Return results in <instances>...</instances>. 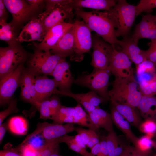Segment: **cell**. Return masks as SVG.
Returning a JSON list of instances; mask_svg holds the SVG:
<instances>
[{
	"label": "cell",
	"mask_w": 156,
	"mask_h": 156,
	"mask_svg": "<svg viewBox=\"0 0 156 156\" xmlns=\"http://www.w3.org/2000/svg\"><path fill=\"white\" fill-rule=\"evenodd\" d=\"M110 115L113 123L125 134L127 138L135 146L138 138L132 132L129 122L112 105Z\"/></svg>",
	"instance_id": "obj_25"
},
{
	"label": "cell",
	"mask_w": 156,
	"mask_h": 156,
	"mask_svg": "<svg viewBox=\"0 0 156 156\" xmlns=\"http://www.w3.org/2000/svg\"><path fill=\"white\" fill-rule=\"evenodd\" d=\"M132 63L128 56L115 47L110 58L109 66L111 74L115 78L133 77L134 70Z\"/></svg>",
	"instance_id": "obj_12"
},
{
	"label": "cell",
	"mask_w": 156,
	"mask_h": 156,
	"mask_svg": "<svg viewBox=\"0 0 156 156\" xmlns=\"http://www.w3.org/2000/svg\"><path fill=\"white\" fill-rule=\"evenodd\" d=\"M156 8V0H141L135 6L137 16L143 12L151 11Z\"/></svg>",
	"instance_id": "obj_39"
},
{
	"label": "cell",
	"mask_w": 156,
	"mask_h": 156,
	"mask_svg": "<svg viewBox=\"0 0 156 156\" xmlns=\"http://www.w3.org/2000/svg\"><path fill=\"white\" fill-rule=\"evenodd\" d=\"M8 129L12 133L18 135H24L27 133L28 123L27 120L20 116L11 118L8 122Z\"/></svg>",
	"instance_id": "obj_30"
},
{
	"label": "cell",
	"mask_w": 156,
	"mask_h": 156,
	"mask_svg": "<svg viewBox=\"0 0 156 156\" xmlns=\"http://www.w3.org/2000/svg\"><path fill=\"white\" fill-rule=\"evenodd\" d=\"M137 108L145 120L154 119L156 117V96L142 95Z\"/></svg>",
	"instance_id": "obj_26"
},
{
	"label": "cell",
	"mask_w": 156,
	"mask_h": 156,
	"mask_svg": "<svg viewBox=\"0 0 156 156\" xmlns=\"http://www.w3.org/2000/svg\"><path fill=\"white\" fill-rule=\"evenodd\" d=\"M88 131L90 141L86 146L91 149L94 145L99 143L100 141L99 136L96 132L89 129H88Z\"/></svg>",
	"instance_id": "obj_46"
},
{
	"label": "cell",
	"mask_w": 156,
	"mask_h": 156,
	"mask_svg": "<svg viewBox=\"0 0 156 156\" xmlns=\"http://www.w3.org/2000/svg\"><path fill=\"white\" fill-rule=\"evenodd\" d=\"M105 139L106 142L108 156H115V150L118 146L119 143L116 134L114 129L108 132Z\"/></svg>",
	"instance_id": "obj_35"
},
{
	"label": "cell",
	"mask_w": 156,
	"mask_h": 156,
	"mask_svg": "<svg viewBox=\"0 0 156 156\" xmlns=\"http://www.w3.org/2000/svg\"><path fill=\"white\" fill-rule=\"evenodd\" d=\"M17 148L22 156H36L37 150L30 144L22 143Z\"/></svg>",
	"instance_id": "obj_42"
},
{
	"label": "cell",
	"mask_w": 156,
	"mask_h": 156,
	"mask_svg": "<svg viewBox=\"0 0 156 156\" xmlns=\"http://www.w3.org/2000/svg\"><path fill=\"white\" fill-rule=\"evenodd\" d=\"M54 94L73 98L78 103L81 105L88 113L94 110L100 104L105 101L95 92L92 91L85 93H74L72 92H62L57 89Z\"/></svg>",
	"instance_id": "obj_17"
},
{
	"label": "cell",
	"mask_w": 156,
	"mask_h": 156,
	"mask_svg": "<svg viewBox=\"0 0 156 156\" xmlns=\"http://www.w3.org/2000/svg\"><path fill=\"white\" fill-rule=\"evenodd\" d=\"M30 54L21 43L0 48V81L3 79L19 65L26 62Z\"/></svg>",
	"instance_id": "obj_4"
},
{
	"label": "cell",
	"mask_w": 156,
	"mask_h": 156,
	"mask_svg": "<svg viewBox=\"0 0 156 156\" xmlns=\"http://www.w3.org/2000/svg\"><path fill=\"white\" fill-rule=\"evenodd\" d=\"M74 46L73 54L70 58L71 61L80 62L85 53H90L92 45L91 31L82 20L77 18L73 23Z\"/></svg>",
	"instance_id": "obj_7"
},
{
	"label": "cell",
	"mask_w": 156,
	"mask_h": 156,
	"mask_svg": "<svg viewBox=\"0 0 156 156\" xmlns=\"http://www.w3.org/2000/svg\"><path fill=\"white\" fill-rule=\"evenodd\" d=\"M35 76L25 68L21 76L20 87L23 100L34 106L36 102L35 87Z\"/></svg>",
	"instance_id": "obj_20"
},
{
	"label": "cell",
	"mask_w": 156,
	"mask_h": 156,
	"mask_svg": "<svg viewBox=\"0 0 156 156\" xmlns=\"http://www.w3.org/2000/svg\"><path fill=\"white\" fill-rule=\"evenodd\" d=\"M34 106L39 112L40 119H51L53 113L51 108L49 99L41 102H37Z\"/></svg>",
	"instance_id": "obj_34"
},
{
	"label": "cell",
	"mask_w": 156,
	"mask_h": 156,
	"mask_svg": "<svg viewBox=\"0 0 156 156\" xmlns=\"http://www.w3.org/2000/svg\"><path fill=\"white\" fill-rule=\"evenodd\" d=\"M90 149V152L93 156H98L100 152V142L94 145Z\"/></svg>",
	"instance_id": "obj_53"
},
{
	"label": "cell",
	"mask_w": 156,
	"mask_h": 156,
	"mask_svg": "<svg viewBox=\"0 0 156 156\" xmlns=\"http://www.w3.org/2000/svg\"><path fill=\"white\" fill-rule=\"evenodd\" d=\"M0 39L6 42L8 45L20 43L17 40L19 29L11 22H0Z\"/></svg>",
	"instance_id": "obj_28"
},
{
	"label": "cell",
	"mask_w": 156,
	"mask_h": 156,
	"mask_svg": "<svg viewBox=\"0 0 156 156\" xmlns=\"http://www.w3.org/2000/svg\"><path fill=\"white\" fill-rule=\"evenodd\" d=\"M131 37L138 42L141 38L156 39L155 15L149 14L143 16L140 21L136 26Z\"/></svg>",
	"instance_id": "obj_18"
},
{
	"label": "cell",
	"mask_w": 156,
	"mask_h": 156,
	"mask_svg": "<svg viewBox=\"0 0 156 156\" xmlns=\"http://www.w3.org/2000/svg\"><path fill=\"white\" fill-rule=\"evenodd\" d=\"M124 150L120 156H148L147 153L142 152L135 147L124 146Z\"/></svg>",
	"instance_id": "obj_45"
},
{
	"label": "cell",
	"mask_w": 156,
	"mask_h": 156,
	"mask_svg": "<svg viewBox=\"0 0 156 156\" xmlns=\"http://www.w3.org/2000/svg\"><path fill=\"white\" fill-rule=\"evenodd\" d=\"M155 21H156V15H155Z\"/></svg>",
	"instance_id": "obj_56"
},
{
	"label": "cell",
	"mask_w": 156,
	"mask_h": 156,
	"mask_svg": "<svg viewBox=\"0 0 156 156\" xmlns=\"http://www.w3.org/2000/svg\"><path fill=\"white\" fill-rule=\"evenodd\" d=\"M6 9L11 14L12 19L10 22L20 29L23 24L38 17L40 9L29 4L26 0H3Z\"/></svg>",
	"instance_id": "obj_8"
},
{
	"label": "cell",
	"mask_w": 156,
	"mask_h": 156,
	"mask_svg": "<svg viewBox=\"0 0 156 156\" xmlns=\"http://www.w3.org/2000/svg\"><path fill=\"white\" fill-rule=\"evenodd\" d=\"M73 124H51L47 122L39 123L35 130L32 133L39 134L46 141L60 138L75 131Z\"/></svg>",
	"instance_id": "obj_15"
},
{
	"label": "cell",
	"mask_w": 156,
	"mask_h": 156,
	"mask_svg": "<svg viewBox=\"0 0 156 156\" xmlns=\"http://www.w3.org/2000/svg\"><path fill=\"white\" fill-rule=\"evenodd\" d=\"M151 138L146 135L138 138L135 147L140 151L147 153L154 145V143Z\"/></svg>",
	"instance_id": "obj_38"
},
{
	"label": "cell",
	"mask_w": 156,
	"mask_h": 156,
	"mask_svg": "<svg viewBox=\"0 0 156 156\" xmlns=\"http://www.w3.org/2000/svg\"><path fill=\"white\" fill-rule=\"evenodd\" d=\"M47 33L41 20L35 18L29 21L22 28L17 40L20 43L37 41L41 42Z\"/></svg>",
	"instance_id": "obj_16"
},
{
	"label": "cell",
	"mask_w": 156,
	"mask_h": 156,
	"mask_svg": "<svg viewBox=\"0 0 156 156\" xmlns=\"http://www.w3.org/2000/svg\"><path fill=\"white\" fill-rule=\"evenodd\" d=\"M75 131L77 134L80 135L86 146L90 141L88 129L79 127H75Z\"/></svg>",
	"instance_id": "obj_48"
},
{
	"label": "cell",
	"mask_w": 156,
	"mask_h": 156,
	"mask_svg": "<svg viewBox=\"0 0 156 156\" xmlns=\"http://www.w3.org/2000/svg\"><path fill=\"white\" fill-rule=\"evenodd\" d=\"M117 1L114 0H71L69 5L74 10L85 8L109 11L115 5Z\"/></svg>",
	"instance_id": "obj_24"
},
{
	"label": "cell",
	"mask_w": 156,
	"mask_h": 156,
	"mask_svg": "<svg viewBox=\"0 0 156 156\" xmlns=\"http://www.w3.org/2000/svg\"><path fill=\"white\" fill-rule=\"evenodd\" d=\"M64 58L34 49L26 61V69L35 77L50 75L60 61Z\"/></svg>",
	"instance_id": "obj_6"
},
{
	"label": "cell",
	"mask_w": 156,
	"mask_h": 156,
	"mask_svg": "<svg viewBox=\"0 0 156 156\" xmlns=\"http://www.w3.org/2000/svg\"><path fill=\"white\" fill-rule=\"evenodd\" d=\"M26 1L30 5L39 9H40L44 6L45 7V0H27Z\"/></svg>",
	"instance_id": "obj_50"
},
{
	"label": "cell",
	"mask_w": 156,
	"mask_h": 156,
	"mask_svg": "<svg viewBox=\"0 0 156 156\" xmlns=\"http://www.w3.org/2000/svg\"><path fill=\"white\" fill-rule=\"evenodd\" d=\"M74 38L72 26L61 37L53 48L50 51L52 54L63 57L70 58L73 54Z\"/></svg>",
	"instance_id": "obj_21"
},
{
	"label": "cell",
	"mask_w": 156,
	"mask_h": 156,
	"mask_svg": "<svg viewBox=\"0 0 156 156\" xmlns=\"http://www.w3.org/2000/svg\"><path fill=\"white\" fill-rule=\"evenodd\" d=\"M111 101L137 107L142 96L134 76L115 78L109 91Z\"/></svg>",
	"instance_id": "obj_2"
},
{
	"label": "cell",
	"mask_w": 156,
	"mask_h": 156,
	"mask_svg": "<svg viewBox=\"0 0 156 156\" xmlns=\"http://www.w3.org/2000/svg\"><path fill=\"white\" fill-rule=\"evenodd\" d=\"M110 11L116 25V37L127 38L137 16L135 6L119 0Z\"/></svg>",
	"instance_id": "obj_5"
},
{
	"label": "cell",
	"mask_w": 156,
	"mask_h": 156,
	"mask_svg": "<svg viewBox=\"0 0 156 156\" xmlns=\"http://www.w3.org/2000/svg\"><path fill=\"white\" fill-rule=\"evenodd\" d=\"M74 13L77 18L83 20L91 31L96 32L104 41L115 47L119 45L120 40L116 36V26L110 11L86 12L81 8H76Z\"/></svg>",
	"instance_id": "obj_1"
},
{
	"label": "cell",
	"mask_w": 156,
	"mask_h": 156,
	"mask_svg": "<svg viewBox=\"0 0 156 156\" xmlns=\"http://www.w3.org/2000/svg\"><path fill=\"white\" fill-rule=\"evenodd\" d=\"M112 105L129 123L136 127H139L141 123L139 116L136 112L135 108L127 105L119 104L114 101H111Z\"/></svg>",
	"instance_id": "obj_27"
},
{
	"label": "cell",
	"mask_w": 156,
	"mask_h": 156,
	"mask_svg": "<svg viewBox=\"0 0 156 156\" xmlns=\"http://www.w3.org/2000/svg\"><path fill=\"white\" fill-rule=\"evenodd\" d=\"M75 111L74 107H67L61 105L51 119L53 120V123L56 124L59 120L66 116H73Z\"/></svg>",
	"instance_id": "obj_37"
},
{
	"label": "cell",
	"mask_w": 156,
	"mask_h": 156,
	"mask_svg": "<svg viewBox=\"0 0 156 156\" xmlns=\"http://www.w3.org/2000/svg\"><path fill=\"white\" fill-rule=\"evenodd\" d=\"M75 15L74 10L69 5L57 7L50 11H44L40 14L38 17L41 20L47 32L50 28L55 25L68 19L72 21Z\"/></svg>",
	"instance_id": "obj_11"
},
{
	"label": "cell",
	"mask_w": 156,
	"mask_h": 156,
	"mask_svg": "<svg viewBox=\"0 0 156 156\" xmlns=\"http://www.w3.org/2000/svg\"><path fill=\"white\" fill-rule=\"evenodd\" d=\"M17 99L13 98L8 107L5 109L0 112V125L2 123L4 120L10 115L17 113L19 110L17 107Z\"/></svg>",
	"instance_id": "obj_40"
},
{
	"label": "cell",
	"mask_w": 156,
	"mask_h": 156,
	"mask_svg": "<svg viewBox=\"0 0 156 156\" xmlns=\"http://www.w3.org/2000/svg\"><path fill=\"white\" fill-rule=\"evenodd\" d=\"M146 54L147 60L156 65V39L151 40L149 49L146 50Z\"/></svg>",
	"instance_id": "obj_44"
},
{
	"label": "cell",
	"mask_w": 156,
	"mask_h": 156,
	"mask_svg": "<svg viewBox=\"0 0 156 156\" xmlns=\"http://www.w3.org/2000/svg\"><path fill=\"white\" fill-rule=\"evenodd\" d=\"M136 73L139 81H148L156 74V65L146 60L136 66Z\"/></svg>",
	"instance_id": "obj_29"
},
{
	"label": "cell",
	"mask_w": 156,
	"mask_h": 156,
	"mask_svg": "<svg viewBox=\"0 0 156 156\" xmlns=\"http://www.w3.org/2000/svg\"><path fill=\"white\" fill-rule=\"evenodd\" d=\"M8 122L2 123L0 125V143H1L5 133L8 129Z\"/></svg>",
	"instance_id": "obj_51"
},
{
	"label": "cell",
	"mask_w": 156,
	"mask_h": 156,
	"mask_svg": "<svg viewBox=\"0 0 156 156\" xmlns=\"http://www.w3.org/2000/svg\"><path fill=\"white\" fill-rule=\"evenodd\" d=\"M111 73L109 66L104 69L94 68L90 73H86L79 76L74 83L86 87L95 92L106 101L110 100L108 88Z\"/></svg>",
	"instance_id": "obj_3"
},
{
	"label": "cell",
	"mask_w": 156,
	"mask_h": 156,
	"mask_svg": "<svg viewBox=\"0 0 156 156\" xmlns=\"http://www.w3.org/2000/svg\"><path fill=\"white\" fill-rule=\"evenodd\" d=\"M24 63L19 65L6 77L0 81V105H9L16 89L20 86Z\"/></svg>",
	"instance_id": "obj_10"
},
{
	"label": "cell",
	"mask_w": 156,
	"mask_h": 156,
	"mask_svg": "<svg viewBox=\"0 0 156 156\" xmlns=\"http://www.w3.org/2000/svg\"><path fill=\"white\" fill-rule=\"evenodd\" d=\"M3 0H0V22H6L8 14Z\"/></svg>",
	"instance_id": "obj_49"
},
{
	"label": "cell",
	"mask_w": 156,
	"mask_h": 156,
	"mask_svg": "<svg viewBox=\"0 0 156 156\" xmlns=\"http://www.w3.org/2000/svg\"><path fill=\"white\" fill-rule=\"evenodd\" d=\"M74 108L75 111L73 117L75 123L86 127L97 133L98 129L92 124L89 115L86 114L82 108L81 105L78 103L77 105L74 107Z\"/></svg>",
	"instance_id": "obj_31"
},
{
	"label": "cell",
	"mask_w": 156,
	"mask_h": 156,
	"mask_svg": "<svg viewBox=\"0 0 156 156\" xmlns=\"http://www.w3.org/2000/svg\"><path fill=\"white\" fill-rule=\"evenodd\" d=\"M60 143L66 144L69 148L83 156H93L90 152L87 151L86 148H83L76 142L74 136H70L67 134L58 138Z\"/></svg>",
	"instance_id": "obj_32"
},
{
	"label": "cell",
	"mask_w": 156,
	"mask_h": 156,
	"mask_svg": "<svg viewBox=\"0 0 156 156\" xmlns=\"http://www.w3.org/2000/svg\"><path fill=\"white\" fill-rule=\"evenodd\" d=\"M60 144L58 138L46 141L42 147L37 150L36 156H50L59 153Z\"/></svg>",
	"instance_id": "obj_33"
},
{
	"label": "cell",
	"mask_w": 156,
	"mask_h": 156,
	"mask_svg": "<svg viewBox=\"0 0 156 156\" xmlns=\"http://www.w3.org/2000/svg\"><path fill=\"white\" fill-rule=\"evenodd\" d=\"M50 156H61L59 155V153H54L51 155Z\"/></svg>",
	"instance_id": "obj_55"
},
{
	"label": "cell",
	"mask_w": 156,
	"mask_h": 156,
	"mask_svg": "<svg viewBox=\"0 0 156 156\" xmlns=\"http://www.w3.org/2000/svg\"><path fill=\"white\" fill-rule=\"evenodd\" d=\"M52 76L58 90L62 92H70L75 79L70 70V65L66 58L62 59L52 72Z\"/></svg>",
	"instance_id": "obj_14"
},
{
	"label": "cell",
	"mask_w": 156,
	"mask_h": 156,
	"mask_svg": "<svg viewBox=\"0 0 156 156\" xmlns=\"http://www.w3.org/2000/svg\"><path fill=\"white\" fill-rule=\"evenodd\" d=\"M153 96L156 94V74L150 80L148 81Z\"/></svg>",
	"instance_id": "obj_52"
},
{
	"label": "cell",
	"mask_w": 156,
	"mask_h": 156,
	"mask_svg": "<svg viewBox=\"0 0 156 156\" xmlns=\"http://www.w3.org/2000/svg\"><path fill=\"white\" fill-rule=\"evenodd\" d=\"M93 52L90 64L94 68L104 69L109 65L112 54L115 47L96 34L92 36Z\"/></svg>",
	"instance_id": "obj_9"
},
{
	"label": "cell",
	"mask_w": 156,
	"mask_h": 156,
	"mask_svg": "<svg viewBox=\"0 0 156 156\" xmlns=\"http://www.w3.org/2000/svg\"><path fill=\"white\" fill-rule=\"evenodd\" d=\"M139 84L140 90L142 95L153 96L150 88L148 81H139Z\"/></svg>",
	"instance_id": "obj_47"
},
{
	"label": "cell",
	"mask_w": 156,
	"mask_h": 156,
	"mask_svg": "<svg viewBox=\"0 0 156 156\" xmlns=\"http://www.w3.org/2000/svg\"><path fill=\"white\" fill-rule=\"evenodd\" d=\"M0 156H22L17 148H14L10 144H6L0 151Z\"/></svg>",
	"instance_id": "obj_43"
},
{
	"label": "cell",
	"mask_w": 156,
	"mask_h": 156,
	"mask_svg": "<svg viewBox=\"0 0 156 156\" xmlns=\"http://www.w3.org/2000/svg\"><path fill=\"white\" fill-rule=\"evenodd\" d=\"M35 87L36 102L49 99L54 94L57 88L54 79H50L47 75H44L35 77Z\"/></svg>",
	"instance_id": "obj_19"
},
{
	"label": "cell",
	"mask_w": 156,
	"mask_h": 156,
	"mask_svg": "<svg viewBox=\"0 0 156 156\" xmlns=\"http://www.w3.org/2000/svg\"><path fill=\"white\" fill-rule=\"evenodd\" d=\"M44 12H47L62 5H69L71 0H46Z\"/></svg>",
	"instance_id": "obj_41"
},
{
	"label": "cell",
	"mask_w": 156,
	"mask_h": 156,
	"mask_svg": "<svg viewBox=\"0 0 156 156\" xmlns=\"http://www.w3.org/2000/svg\"><path fill=\"white\" fill-rule=\"evenodd\" d=\"M73 25V23L62 22L51 27L47 31L43 40L40 43L34 42L35 48L49 52L55 45L66 31Z\"/></svg>",
	"instance_id": "obj_13"
},
{
	"label": "cell",
	"mask_w": 156,
	"mask_h": 156,
	"mask_svg": "<svg viewBox=\"0 0 156 156\" xmlns=\"http://www.w3.org/2000/svg\"><path fill=\"white\" fill-rule=\"evenodd\" d=\"M74 136L75 141L81 147L86 148V146L80 135L77 134Z\"/></svg>",
	"instance_id": "obj_54"
},
{
	"label": "cell",
	"mask_w": 156,
	"mask_h": 156,
	"mask_svg": "<svg viewBox=\"0 0 156 156\" xmlns=\"http://www.w3.org/2000/svg\"><path fill=\"white\" fill-rule=\"evenodd\" d=\"M139 128L140 131L151 138L156 134V121L152 119H147L141 123Z\"/></svg>",
	"instance_id": "obj_36"
},
{
	"label": "cell",
	"mask_w": 156,
	"mask_h": 156,
	"mask_svg": "<svg viewBox=\"0 0 156 156\" xmlns=\"http://www.w3.org/2000/svg\"><path fill=\"white\" fill-rule=\"evenodd\" d=\"M138 42L135 41L131 37H128L120 41L119 46L121 51L125 53L132 62L136 66L146 60V51L140 49L138 47Z\"/></svg>",
	"instance_id": "obj_22"
},
{
	"label": "cell",
	"mask_w": 156,
	"mask_h": 156,
	"mask_svg": "<svg viewBox=\"0 0 156 156\" xmlns=\"http://www.w3.org/2000/svg\"><path fill=\"white\" fill-rule=\"evenodd\" d=\"M88 114L91 123L97 129L103 128L108 132L113 130V122L110 114L99 106L88 113Z\"/></svg>",
	"instance_id": "obj_23"
}]
</instances>
